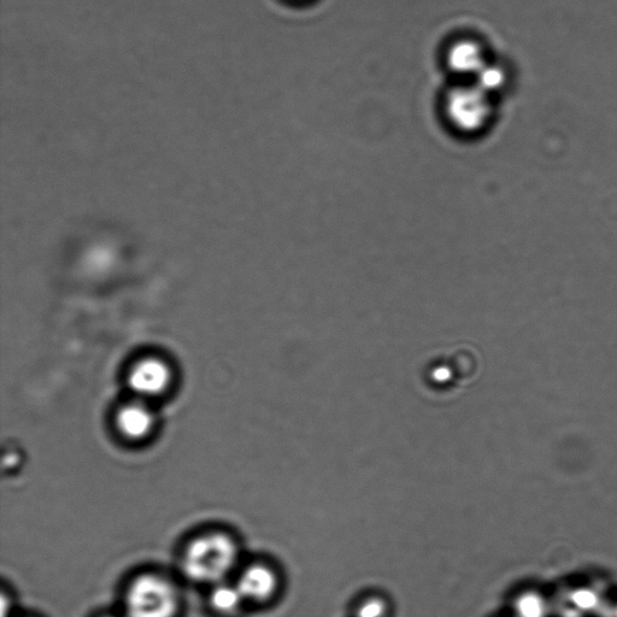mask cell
<instances>
[{
  "instance_id": "6da1fadb",
  "label": "cell",
  "mask_w": 617,
  "mask_h": 617,
  "mask_svg": "<svg viewBox=\"0 0 617 617\" xmlns=\"http://www.w3.org/2000/svg\"><path fill=\"white\" fill-rule=\"evenodd\" d=\"M238 562V546L223 533H209L187 546L182 569L187 577L203 584H219Z\"/></svg>"
},
{
  "instance_id": "7a4b0ae2",
  "label": "cell",
  "mask_w": 617,
  "mask_h": 617,
  "mask_svg": "<svg viewBox=\"0 0 617 617\" xmlns=\"http://www.w3.org/2000/svg\"><path fill=\"white\" fill-rule=\"evenodd\" d=\"M179 593L169 580L156 574L135 579L127 591V617H175Z\"/></svg>"
},
{
  "instance_id": "3957f363",
  "label": "cell",
  "mask_w": 617,
  "mask_h": 617,
  "mask_svg": "<svg viewBox=\"0 0 617 617\" xmlns=\"http://www.w3.org/2000/svg\"><path fill=\"white\" fill-rule=\"evenodd\" d=\"M445 114L452 126L463 133H478L492 117V96L475 84L460 85L446 94Z\"/></svg>"
},
{
  "instance_id": "277c9868",
  "label": "cell",
  "mask_w": 617,
  "mask_h": 617,
  "mask_svg": "<svg viewBox=\"0 0 617 617\" xmlns=\"http://www.w3.org/2000/svg\"><path fill=\"white\" fill-rule=\"evenodd\" d=\"M237 586L245 599L251 602H266L279 587L278 574L267 564L256 563L244 569Z\"/></svg>"
},
{
  "instance_id": "5b68a950",
  "label": "cell",
  "mask_w": 617,
  "mask_h": 617,
  "mask_svg": "<svg viewBox=\"0 0 617 617\" xmlns=\"http://www.w3.org/2000/svg\"><path fill=\"white\" fill-rule=\"evenodd\" d=\"M446 63L452 73L475 78L489 61L478 41L463 39L450 46Z\"/></svg>"
},
{
  "instance_id": "8992f818",
  "label": "cell",
  "mask_w": 617,
  "mask_h": 617,
  "mask_svg": "<svg viewBox=\"0 0 617 617\" xmlns=\"http://www.w3.org/2000/svg\"><path fill=\"white\" fill-rule=\"evenodd\" d=\"M170 372L162 361L146 360L138 364L131 374V386L139 395L155 396L166 390Z\"/></svg>"
},
{
  "instance_id": "52a82bcc",
  "label": "cell",
  "mask_w": 617,
  "mask_h": 617,
  "mask_svg": "<svg viewBox=\"0 0 617 617\" xmlns=\"http://www.w3.org/2000/svg\"><path fill=\"white\" fill-rule=\"evenodd\" d=\"M154 425L151 413L140 404L127 405L119 414V427L126 437L140 439L148 436Z\"/></svg>"
},
{
  "instance_id": "ba28073f",
  "label": "cell",
  "mask_w": 617,
  "mask_h": 617,
  "mask_svg": "<svg viewBox=\"0 0 617 617\" xmlns=\"http://www.w3.org/2000/svg\"><path fill=\"white\" fill-rule=\"evenodd\" d=\"M563 602L581 617L599 616L607 608V603H605L601 592L592 589V587H581V589L572 591L564 598Z\"/></svg>"
},
{
  "instance_id": "9c48e42d",
  "label": "cell",
  "mask_w": 617,
  "mask_h": 617,
  "mask_svg": "<svg viewBox=\"0 0 617 617\" xmlns=\"http://www.w3.org/2000/svg\"><path fill=\"white\" fill-rule=\"evenodd\" d=\"M244 602L245 599L237 584L229 585L222 581V583L216 584L213 592H211V607L222 615L237 614Z\"/></svg>"
},
{
  "instance_id": "30bf717a",
  "label": "cell",
  "mask_w": 617,
  "mask_h": 617,
  "mask_svg": "<svg viewBox=\"0 0 617 617\" xmlns=\"http://www.w3.org/2000/svg\"><path fill=\"white\" fill-rule=\"evenodd\" d=\"M474 82L481 90L491 94V96H495V94L502 92L505 86H507L508 73L501 64L489 62L475 76Z\"/></svg>"
},
{
  "instance_id": "8fae6325",
  "label": "cell",
  "mask_w": 617,
  "mask_h": 617,
  "mask_svg": "<svg viewBox=\"0 0 617 617\" xmlns=\"http://www.w3.org/2000/svg\"><path fill=\"white\" fill-rule=\"evenodd\" d=\"M516 617H549L550 607L545 598L536 592H526L514 604Z\"/></svg>"
},
{
  "instance_id": "7c38bea8",
  "label": "cell",
  "mask_w": 617,
  "mask_h": 617,
  "mask_svg": "<svg viewBox=\"0 0 617 617\" xmlns=\"http://www.w3.org/2000/svg\"><path fill=\"white\" fill-rule=\"evenodd\" d=\"M389 615V604L384 598L369 597L358 604L356 617H387Z\"/></svg>"
},
{
  "instance_id": "4fadbf2b",
  "label": "cell",
  "mask_w": 617,
  "mask_h": 617,
  "mask_svg": "<svg viewBox=\"0 0 617 617\" xmlns=\"http://www.w3.org/2000/svg\"><path fill=\"white\" fill-rule=\"evenodd\" d=\"M599 617H617V605H607Z\"/></svg>"
}]
</instances>
